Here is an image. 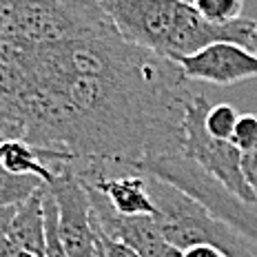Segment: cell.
<instances>
[{"instance_id":"obj_7","label":"cell","mask_w":257,"mask_h":257,"mask_svg":"<svg viewBox=\"0 0 257 257\" xmlns=\"http://www.w3.org/2000/svg\"><path fill=\"white\" fill-rule=\"evenodd\" d=\"M0 167L16 175H34L45 184H51L56 173L42 158V151L23 140H3L0 142Z\"/></svg>"},{"instance_id":"obj_13","label":"cell","mask_w":257,"mask_h":257,"mask_svg":"<svg viewBox=\"0 0 257 257\" xmlns=\"http://www.w3.org/2000/svg\"><path fill=\"white\" fill-rule=\"evenodd\" d=\"M242 171H244V178L248 182V186L257 195V149L250 153H242Z\"/></svg>"},{"instance_id":"obj_5","label":"cell","mask_w":257,"mask_h":257,"mask_svg":"<svg viewBox=\"0 0 257 257\" xmlns=\"http://www.w3.org/2000/svg\"><path fill=\"white\" fill-rule=\"evenodd\" d=\"M175 62L186 80L211 82L217 87H231L257 78V56L246 47L231 42H215Z\"/></svg>"},{"instance_id":"obj_21","label":"cell","mask_w":257,"mask_h":257,"mask_svg":"<svg viewBox=\"0 0 257 257\" xmlns=\"http://www.w3.org/2000/svg\"><path fill=\"white\" fill-rule=\"evenodd\" d=\"M184 3H193V0H184Z\"/></svg>"},{"instance_id":"obj_1","label":"cell","mask_w":257,"mask_h":257,"mask_svg":"<svg viewBox=\"0 0 257 257\" xmlns=\"http://www.w3.org/2000/svg\"><path fill=\"white\" fill-rule=\"evenodd\" d=\"M120 36L155 56L180 60L215 42L250 49L257 20L237 18L226 25L204 20L184 0H95Z\"/></svg>"},{"instance_id":"obj_4","label":"cell","mask_w":257,"mask_h":257,"mask_svg":"<svg viewBox=\"0 0 257 257\" xmlns=\"http://www.w3.org/2000/svg\"><path fill=\"white\" fill-rule=\"evenodd\" d=\"M47 186L58 202L60 237L67 253L71 257H95L98 242L91 222L89 193L73 171V164H64L58 169L53 182Z\"/></svg>"},{"instance_id":"obj_9","label":"cell","mask_w":257,"mask_h":257,"mask_svg":"<svg viewBox=\"0 0 257 257\" xmlns=\"http://www.w3.org/2000/svg\"><path fill=\"white\" fill-rule=\"evenodd\" d=\"M193 7L204 20L213 25H226L242 18L244 0H193Z\"/></svg>"},{"instance_id":"obj_11","label":"cell","mask_w":257,"mask_h":257,"mask_svg":"<svg viewBox=\"0 0 257 257\" xmlns=\"http://www.w3.org/2000/svg\"><path fill=\"white\" fill-rule=\"evenodd\" d=\"M231 142L242 153H250L257 149V115L255 113H242L235 124Z\"/></svg>"},{"instance_id":"obj_17","label":"cell","mask_w":257,"mask_h":257,"mask_svg":"<svg viewBox=\"0 0 257 257\" xmlns=\"http://www.w3.org/2000/svg\"><path fill=\"white\" fill-rule=\"evenodd\" d=\"M242 233H246V235H248L250 239H255V242H257V219H255L253 215H250V217H248V219H246V222H244V228H242Z\"/></svg>"},{"instance_id":"obj_15","label":"cell","mask_w":257,"mask_h":257,"mask_svg":"<svg viewBox=\"0 0 257 257\" xmlns=\"http://www.w3.org/2000/svg\"><path fill=\"white\" fill-rule=\"evenodd\" d=\"M16 211H18V206L0 208V242H3V239H7L9 233H12V224H14Z\"/></svg>"},{"instance_id":"obj_18","label":"cell","mask_w":257,"mask_h":257,"mask_svg":"<svg viewBox=\"0 0 257 257\" xmlns=\"http://www.w3.org/2000/svg\"><path fill=\"white\" fill-rule=\"evenodd\" d=\"M250 51L257 56V27H255V36H253V42H250Z\"/></svg>"},{"instance_id":"obj_6","label":"cell","mask_w":257,"mask_h":257,"mask_svg":"<svg viewBox=\"0 0 257 257\" xmlns=\"http://www.w3.org/2000/svg\"><path fill=\"white\" fill-rule=\"evenodd\" d=\"M9 239L34 257H45V208L42 189L18 206Z\"/></svg>"},{"instance_id":"obj_12","label":"cell","mask_w":257,"mask_h":257,"mask_svg":"<svg viewBox=\"0 0 257 257\" xmlns=\"http://www.w3.org/2000/svg\"><path fill=\"white\" fill-rule=\"evenodd\" d=\"M93 231H95V242H98V246L102 248L104 257H140V253L133 250L128 244L109 237V235H104L102 231H98V228H93Z\"/></svg>"},{"instance_id":"obj_22","label":"cell","mask_w":257,"mask_h":257,"mask_svg":"<svg viewBox=\"0 0 257 257\" xmlns=\"http://www.w3.org/2000/svg\"><path fill=\"white\" fill-rule=\"evenodd\" d=\"M0 142H3V140H0Z\"/></svg>"},{"instance_id":"obj_14","label":"cell","mask_w":257,"mask_h":257,"mask_svg":"<svg viewBox=\"0 0 257 257\" xmlns=\"http://www.w3.org/2000/svg\"><path fill=\"white\" fill-rule=\"evenodd\" d=\"M182 257H228V255L213 244H197V246L182 250Z\"/></svg>"},{"instance_id":"obj_10","label":"cell","mask_w":257,"mask_h":257,"mask_svg":"<svg viewBox=\"0 0 257 257\" xmlns=\"http://www.w3.org/2000/svg\"><path fill=\"white\" fill-rule=\"evenodd\" d=\"M237 120H239V115L233 104H228V102L211 104V109H208V113H206V131L211 133L213 138H217V140L231 142Z\"/></svg>"},{"instance_id":"obj_2","label":"cell","mask_w":257,"mask_h":257,"mask_svg":"<svg viewBox=\"0 0 257 257\" xmlns=\"http://www.w3.org/2000/svg\"><path fill=\"white\" fill-rule=\"evenodd\" d=\"M115 27L95 0H0V60Z\"/></svg>"},{"instance_id":"obj_16","label":"cell","mask_w":257,"mask_h":257,"mask_svg":"<svg viewBox=\"0 0 257 257\" xmlns=\"http://www.w3.org/2000/svg\"><path fill=\"white\" fill-rule=\"evenodd\" d=\"M0 257H34L31 253H27V250H23L18 244H14L12 239H3L0 242Z\"/></svg>"},{"instance_id":"obj_19","label":"cell","mask_w":257,"mask_h":257,"mask_svg":"<svg viewBox=\"0 0 257 257\" xmlns=\"http://www.w3.org/2000/svg\"><path fill=\"white\" fill-rule=\"evenodd\" d=\"M237 257H255V255H253V253H250V250H248V248H246V250H244V253H239Z\"/></svg>"},{"instance_id":"obj_20","label":"cell","mask_w":257,"mask_h":257,"mask_svg":"<svg viewBox=\"0 0 257 257\" xmlns=\"http://www.w3.org/2000/svg\"><path fill=\"white\" fill-rule=\"evenodd\" d=\"M95 257H104V253H102V248L98 246V253H95Z\"/></svg>"},{"instance_id":"obj_8","label":"cell","mask_w":257,"mask_h":257,"mask_svg":"<svg viewBox=\"0 0 257 257\" xmlns=\"http://www.w3.org/2000/svg\"><path fill=\"white\" fill-rule=\"evenodd\" d=\"M45 182L34 175H16L5 167H0V208L20 206L31 195H36Z\"/></svg>"},{"instance_id":"obj_3","label":"cell","mask_w":257,"mask_h":257,"mask_svg":"<svg viewBox=\"0 0 257 257\" xmlns=\"http://www.w3.org/2000/svg\"><path fill=\"white\" fill-rule=\"evenodd\" d=\"M211 109L206 95H195L184 115V158L213 178L231 197L242 204H257L255 191L242 171V151L228 140H217L206 131V113Z\"/></svg>"}]
</instances>
